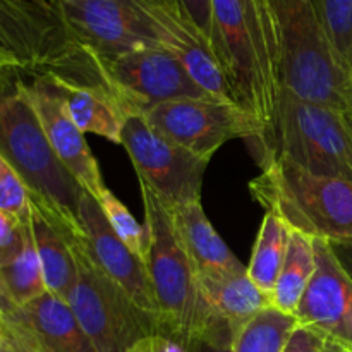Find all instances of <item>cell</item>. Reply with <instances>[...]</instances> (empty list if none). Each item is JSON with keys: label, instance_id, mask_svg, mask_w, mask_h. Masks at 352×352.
<instances>
[{"label": "cell", "instance_id": "16", "mask_svg": "<svg viewBox=\"0 0 352 352\" xmlns=\"http://www.w3.org/2000/svg\"><path fill=\"white\" fill-rule=\"evenodd\" d=\"M23 311L2 332L0 352H96L65 299L47 291Z\"/></svg>", "mask_w": 352, "mask_h": 352}, {"label": "cell", "instance_id": "13", "mask_svg": "<svg viewBox=\"0 0 352 352\" xmlns=\"http://www.w3.org/2000/svg\"><path fill=\"white\" fill-rule=\"evenodd\" d=\"M316 270L296 309L298 323L352 351V277L329 241L315 239Z\"/></svg>", "mask_w": 352, "mask_h": 352}, {"label": "cell", "instance_id": "7", "mask_svg": "<svg viewBox=\"0 0 352 352\" xmlns=\"http://www.w3.org/2000/svg\"><path fill=\"white\" fill-rule=\"evenodd\" d=\"M76 282L67 296L76 320L96 352H126L140 340L160 336L157 318L138 308L93 260L85 237L72 241Z\"/></svg>", "mask_w": 352, "mask_h": 352}, {"label": "cell", "instance_id": "29", "mask_svg": "<svg viewBox=\"0 0 352 352\" xmlns=\"http://www.w3.org/2000/svg\"><path fill=\"white\" fill-rule=\"evenodd\" d=\"M237 332L223 320L217 318L208 329L198 337L189 340V352H234Z\"/></svg>", "mask_w": 352, "mask_h": 352}, {"label": "cell", "instance_id": "11", "mask_svg": "<svg viewBox=\"0 0 352 352\" xmlns=\"http://www.w3.org/2000/svg\"><path fill=\"white\" fill-rule=\"evenodd\" d=\"M57 12L69 41L98 57L158 47L134 0H58Z\"/></svg>", "mask_w": 352, "mask_h": 352}, {"label": "cell", "instance_id": "10", "mask_svg": "<svg viewBox=\"0 0 352 352\" xmlns=\"http://www.w3.org/2000/svg\"><path fill=\"white\" fill-rule=\"evenodd\" d=\"M120 144L133 162L138 181L148 186L168 210L201 201L208 158L162 136L143 116L127 119Z\"/></svg>", "mask_w": 352, "mask_h": 352}, {"label": "cell", "instance_id": "3", "mask_svg": "<svg viewBox=\"0 0 352 352\" xmlns=\"http://www.w3.org/2000/svg\"><path fill=\"white\" fill-rule=\"evenodd\" d=\"M250 192L265 212L294 232L330 244H352V182L313 174L284 157L258 164Z\"/></svg>", "mask_w": 352, "mask_h": 352}, {"label": "cell", "instance_id": "27", "mask_svg": "<svg viewBox=\"0 0 352 352\" xmlns=\"http://www.w3.org/2000/svg\"><path fill=\"white\" fill-rule=\"evenodd\" d=\"M96 201L102 206L103 215H105L107 222L110 223L113 232L117 234V237L146 265L148 236L144 226L136 222L133 213L110 189H107Z\"/></svg>", "mask_w": 352, "mask_h": 352}, {"label": "cell", "instance_id": "1", "mask_svg": "<svg viewBox=\"0 0 352 352\" xmlns=\"http://www.w3.org/2000/svg\"><path fill=\"white\" fill-rule=\"evenodd\" d=\"M0 157L24 182L31 203L69 239L85 237V189L48 143L24 81L0 85Z\"/></svg>", "mask_w": 352, "mask_h": 352}, {"label": "cell", "instance_id": "5", "mask_svg": "<svg viewBox=\"0 0 352 352\" xmlns=\"http://www.w3.org/2000/svg\"><path fill=\"white\" fill-rule=\"evenodd\" d=\"M146 268L160 315V336L179 342L205 332L217 320L201 291V278L174 227L172 213L148 186L141 184Z\"/></svg>", "mask_w": 352, "mask_h": 352}, {"label": "cell", "instance_id": "9", "mask_svg": "<svg viewBox=\"0 0 352 352\" xmlns=\"http://www.w3.org/2000/svg\"><path fill=\"white\" fill-rule=\"evenodd\" d=\"M143 117L162 136L208 160L229 141L251 144L261 134V124L253 113L232 100L213 96L170 100Z\"/></svg>", "mask_w": 352, "mask_h": 352}, {"label": "cell", "instance_id": "12", "mask_svg": "<svg viewBox=\"0 0 352 352\" xmlns=\"http://www.w3.org/2000/svg\"><path fill=\"white\" fill-rule=\"evenodd\" d=\"M24 91L40 119L41 127L47 134L62 164L69 168L85 192L95 199L107 191L98 162L93 157L85 133L76 126L69 116L67 105L58 86L45 72H40L33 82H24Z\"/></svg>", "mask_w": 352, "mask_h": 352}, {"label": "cell", "instance_id": "34", "mask_svg": "<svg viewBox=\"0 0 352 352\" xmlns=\"http://www.w3.org/2000/svg\"><path fill=\"white\" fill-rule=\"evenodd\" d=\"M28 64L16 55L14 52L7 50V48L0 47V72L10 71V69H26Z\"/></svg>", "mask_w": 352, "mask_h": 352}, {"label": "cell", "instance_id": "6", "mask_svg": "<svg viewBox=\"0 0 352 352\" xmlns=\"http://www.w3.org/2000/svg\"><path fill=\"white\" fill-rule=\"evenodd\" d=\"M256 162L284 157L306 170L352 182V127L347 113L282 91L268 129L250 144Z\"/></svg>", "mask_w": 352, "mask_h": 352}, {"label": "cell", "instance_id": "33", "mask_svg": "<svg viewBox=\"0 0 352 352\" xmlns=\"http://www.w3.org/2000/svg\"><path fill=\"white\" fill-rule=\"evenodd\" d=\"M21 316H23V306L17 305L16 299L12 298L6 280H3L2 272H0V323H2V330L19 322Z\"/></svg>", "mask_w": 352, "mask_h": 352}, {"label": "cell", "instance_id": "22", "mask_svg": "<svg viewBox=\"0 0 352 352\" xmlns=\"http://www.w3.org/2000/svg\"><path fill=\"white\" fill-rule=\"evenodd\" d=\"M316 270L315 239L291 230L287 254L277 278L272 301L287 315H294Z\"/></svg>", "mask_w": 352, "mask_h": 352}, {"label": "cell", "instance_id": "41", "mask_svg": "<svg viewBox=\"0 0 352 352\" xmlns=\"http://www.w3.org/2000/svg\"><path fill=\"white\" fill-rule=\"evenodd\" d=\"M0 330H2V323H0Z\"/></svg>", "mask_w": 352, "mask_h": 352}, {"label": "cell", "instance_id": "14", "mask_svg": "<svg viewBox=\"0 0 352 352\" xmlns=\"http://www.w3.org/2000/svg\"><path fill=\"white\" fill-rule=\"evenodd\" d=\"M134 2L146 16L158 47L174 55L203 91L220 100H232L226 72L212 45L175 7L164 0Z\"/></svg>", "mask_w": 352, "mask_h": 352}, {"label": "cell", "instance_id": "32", "mask_svg": "<svg viewBox=\"0 0 352 352\" xmlns=\"http://www.w3.org/2000/svg\"><path fill=\"white\" fill-rule=\"evenodd\" d=\"M21 223H23V220H16L14 217L0 212V261L9 258L19 246Z\"/></svg>", "mask_w": 352, "mask_h": 352}, {"label": "cell", "instance_id": "24", "mask_svg": "<svg viewBox=\"0 0 352 352\" xmlns=\"http://www.w3.org/2000/svg\"><path fill=\"white\" fill-rule=\"evenodd\" d=\"M0 272H2L10 294L19 306H26L28 302L34 301L47 292L43 270H41L36 246H34L30 217L21 223L19 246L9 258L0 261Z\"/></svg>", "mask_w": 352, "mask_h": 352}, {"label": "cell", "instance_id": "35", "mask_svg": "<svg viewBox=\"0 0 352 352\" xmlns=\"http://www.w3.org/2000/svg\"><path fill=\"white\" fill-rule=\"evenodd\" d=\"M332 248L347 274L352 277V244H332Z\"/></svg>", "mask_w": 352, "mask_h": 352}, {"label": "cell", "instance_id": "31", "mask_svg": "<svg viewBox=\"0 0 352 352\" xmlns=\"http://www.w3.org/2000/svg\"><path fill=\"white\" fill-rule=\"evenodd\" d=\"M329 339L318 330L298 323L285 340L282 352H323Z\"/></svg>", "mask_w": 352, "mask_h": 352}, {"label": "cell", "instance_id": "18", "mask_svg": "<svg viewBox=\"0 0 352 352\" xmlns=\"http://www.w3.org/2000/svg\"><path fill=\"white\" fill-rule=\"evenodd\" d=\"M58 86L67 105L69 116L82 133H93L110 143H122V131L129 113L98 78H64L45 72Z\"/></svg>", "mask_w": 352, "mask_h": 352}, {"label": "cell", "instance_id": "36", "mask_svg": "<svg viewBox=\"0 0 352 352\" xmlns=\"http://www.w3.org/2000/svg\"><path fill=\"white\" fill-rule=\"evenodd\" d=\"M126 352H158V336H150L146 339L140 340Z\"/></svg>", "mask_w": 352, "mask_h": 352}, {"label": "cell", "instance_id": "2", "mask_svg": "<svg viewBox=\"0 0 352 352\" xmlns=\"http://www.w3.org/2000/svg\"><path fill=\"white\" fill-rule=\"evenodd\" d=\"M212 12L213 50L226 72L230 95L256 117L263 134L282 93L277 40L267 2L212 0Z\"/></svg>", "mask_w": 352, "mask_h": 352}, {"label": "cell", "instance_id": "25", "mask_svg": "<svg viewBox=\"0 0 352 352\" xmlns=\"http://www.w3.org/2000/svg\"><path fill=\"white\" fill-rule=\"evenodd\" d=\"M298 320L270 306L237 332L234 352H282Z\"/></svg>", "mask_w": 352, "mask_h": 352}, {"label": "cell", "instance_id": "20", "mask_svg": "<svg viewBox=\"0 0 352 352\" xmlns=\"http://www.w3.org/2000/svg\"><path fill=\"white\" fill-rule=\"evenodd\" d=\"M201 291L213 315L229 323L236 332L274 306L272 296L251 280L248 270L201 278Z\"/></svg>", "mask_w": 352, "mask_h": 352}, {"label": "cell", "instance_id": "19", "mask_svg": "<svg viewBox=\"0 0 352 352\" xmlns=\"http://www.w3.org/2000/svg\"><path fill=\"white\" fill-rule=\"evenodd\" d=\"M170 213L175 230L195 263L199 278L220 277L246 270L239 258L213 229L201 201L177 206L170 210Z\"/></svg>", "mask_w": 352, "mask_h": 352}, {"label": "cell", "instance_id": "26", "mask_svg": "<svg viewBox=\"0 0 352 352\" xmlns=\"http://www.w3.org/2000/svg\"><path fill=\"white\" fill-rule=\"evenodd\" d=\"M337 62L352 82V0H315Z\"/></svg>", "mask_w": 352, "mask_h": 352}, {"label": "cell", "instance_id": "23", "mask_svg": "<svg viewBox=\"0 0 352 352\" xmlns=\"http://www.w3.org/2000/svg\"><path fill=\"white\" fill-rule=\"evenodd\" d=\"M289 239H291V229L277 215L265 212L246 270L251 280L270 296L287 254Z\"/></svg>", "mask_w": 352, "mask_h": 352}, {"label": "cell", "instance_id": "28", "mask_svg": "<svg viewBox=\"0 0 352 352\" xmlns=\"http://www.w3.org/2000/svg\"><path fill=\"white\" fill-rule=\"evenodd\" d=\"M0 212L24 220L30 215V195L12 167L0 157Z\"/></svg>", "mask_w": 352, "mask_h": 352}, {"label": "cell", "instance_id": "42", "mask_svg": "<svg viewBox=\"0 0 352 352\" xmlns=\"http://www.w3.org/2000/svg\"><path fill=\"white\" fill-rule=\"evenodd\" d=\"M0 337H2V330H0Z\"/></svg>", "mask_w": 352, "mask_h": 352}, {"label": "cell", "instance_id": "8", "mask_svg": "<svg viewBox=\"0 0 352 352\" xmlns=\"http://www.w3.org/2000/svg\"><path fill=\"white\" fill-rule=\"evenodd\" d=\"M93 76L116 95L129 116H144L164 102L210 96L184 65L162 47L143 48L113 57L89 54ZM215 98V96H213Z\"/></svg>", "mask_w": 352, "mask_h": 352}, {"label": "cell", "instance_id": "38", "mask_svg": "<svg viewBox=\"0 0 352 352\" xmlns=\"http://www.w3.org/2000/svg\"><path fill=\"white\" fill-rule=\"evenodd\" d=\"M323 352H342V346H339L337 342H332V340H329V344H327L325 351Z\"/></svg>", "mask_w": 352, "mask_h": 352}, {"label": "cell", "instance_id": "4", "mask_svg": "<svg viewBox=\"0 0 352 352\" xmlns=\"http://www.w3.org/2000/svg\"><path fill=\"white\" fill-rule=\"evenodd\" d=\"M278 50L282 91L352 116V82L337 62L315 0H265Z\"/></svg>", "mask_w": 352, "mask_h": 352}, {"label": "cell", "instance_id": "40", "mask_svg": "<svg viewBox=\"0 0 352 352\" xmlns=\"http://www.w3.org/2000/svg\"><path fill=\"white\" fill-rule=\"evenodd\" d=\"M342 352H352L351 349H344V347H342Z\"/></svg>", "mask_w": 352, "mask_h": 352}, {"label": "cell", "instance_id": "39", "mask_svg": "<svg viewBox=\"0 0 352 352\" xmlns=\"http://www.w3.org/2000/svg\"><path fill=\"white\" fill-rule=\"evenodd\" d=\"M347 119H349V124H351V127H352V116H347Z\"/></svg>", "mask_w": 352, "mask_h": 352}, {"label": "cell", "instance_id": "30", "mask_svg": "<svg viewBox=\"0 0 352 352\" xmlns=\"http://www.w3.org/2000/svg\"><path fill=\"white\" fill-rule=\"evenodd\" d=\"M164 2L175 7L208 40V43L213 48L215 31H213L212 0H164Z\"/></svg>", "mask_w": 352, "mask_h": 352}, {"label": "cell", "instance_id": "17", "mask_svg": "<svg viewBox=\"0 0 352 352\" xmlns=\"http://www.w3.org/2000/svg\"><path fill=\"white\" fill-rule=\"evenodd\" d=\"M69 43L58 14L28 0H0V47L19 55L28 67L41 71Z\"/></svg>", "mask_w": 352, "mask_h": 352}, {"label": "cell", "instance_id": "15", "mask_svg": "<svg viewBox=\"0 0 352 352\" xmlns=\"http://www.w3.org/2000/svg\"><path fill=\"white\" fill-rule=\"evenodd\" d=\"M79 217L85 229L86 246L100 270L119 285L138 308L157 318L160 325L157 299L146 265L117 237L107 222L100 203L88 192L81 198Z\"/></svg>", "mask_w": 352, "mask_h": 352}, {"label": "cell", "instance_id": "37", "mask_svg": "<svg viewBox=\"0 0 352 352\" xmlns=\"http://www.w3.org/2000/svg\"><path fill=\"white\" fill-rule=\"evenodd\" d=\"M28 2L34 3V6L41 7L45 10H50V12H57V7H58V0H28Z\"/></svg>", "mask_w": 352, "mask_h": 352}, {"label": "cell", "instance_id": "21", "mask_svg": "<svg viewBox=\"0 0 352 352\" xmlns=\"http://www.w3.org/2000/svg\"><path fill=\"white\" fill-rule=\"evenodd\" d=\"M30 220L47 291L58 296V298L67 299L69 292L76 282V275H78L74 248H72L74 239H69L58 227H55L31 203V199Z\"/></svg>", "mask_w": 352, "mask_h": 352}]
</instances>
